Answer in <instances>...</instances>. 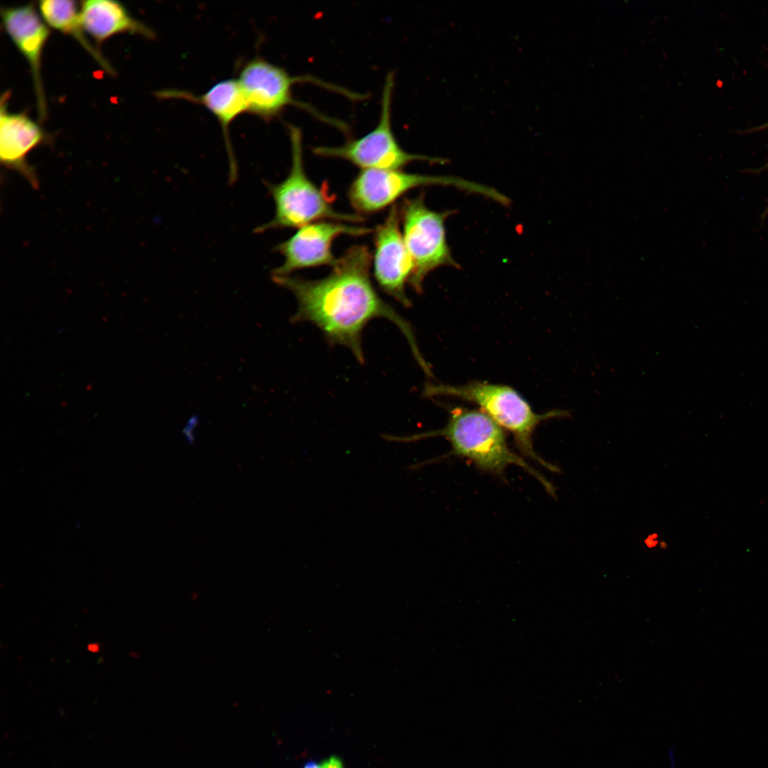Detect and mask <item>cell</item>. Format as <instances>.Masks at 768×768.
<instances>
[{
    "mask_svg": "<svg viewBox=\"0 0 768 768\" xmlns=\"http://www.w3.org/2000/svg\"><path fill=\"white\" fill-rule=\"evenodd\" d=\"M371 262L368 247L356 245L338 258L330 274L324 278L308 279L287 275L272 276V279L290 291L297 301L292 322L311 323L329 344L347 348L361 364L365 361L362 348L364 328L372 319L383 318L400 329L418 364L427 375L431 374L411 325L374 288L370 272Z\"/></svg>",
    "mask_w": 768,
    "mask_h": 768,
    "instance_id": "1",
    "label": "cell"
},
{
    "mask_svg": "<svg viewBox=\"0 0 768 768\" xmlns=\"http://www.w3.org/2000/svg\"><path fill=\"white\" fill-rule=\"evenodd\" d=\"M381 436L388 442L403 443L444 437L454 455L470 460L482 471L502 476L508 466L516 465L534 476L547 492L555 495L553 485L510 448L504 430L479 410L454 407L445 426L437 430L407 436Z\"/></svg>",
    "mask_w": 768,
    "mask_h": 768,
    "instance_id": "2",
    "label": "cell"
},
{
    "mask_svg": "<svg viewBox=\"0 0 768 768\" xmlns=\"http://www.w3.org/2000/svg\"><path fill=\"white\" fill-rule=\"evenodd\" d=\"M426 397L449 396L476 404L504 430L513 437L520 452L552 471L558 468L543 459L533 448V436L542 422L570 415L556 410L544 414L533 411L529 403L513 388L503 384L474 381L465 385L427 384L423 390Z\"/></svg>",
    "mask_w": 768,
    "mask_h": 768,
    "instance_id": "3",
    "label": "cell"
},
{
    "mask_svg": "<svg viewBox=\"0 0 768 768\" xmlns=\"http://www.w3.org/2000/svg\"><path fill=\"white\" fill-rule=\"evenodd\" d=\"M292 161L288 175L277 183H266L275 206L274 217L255 228L257 233L279 228H300L306 224L328 219L340 222L360 223L364 220L358 213H345L335 210L334 198L324 184L319 188L306 174L302 152L301 130L289 125Z\"/></svg>",
    "mask_w": 768,
    "mask_h": 768,
    "instance_id": "4",
    "label": "cell"
},
{
    "mask_svg": "<svg viewBox=\"0 0 768 768\" xmlns=\"http://www.w3.org/2000/svg\"><path fill=\"white\" fill-rule=\"evenodd\" d=\"M437 185L456 186L503 205L508 201L506 196L492 188L463 178L412 174L400 169H362L351 182L347 195L353 208L363 215L393 206L413 188Z\"/></svg>",
    "mask_w": 768,
    "mask_h": 768,
    "instance_id": "5",
    "label": "cell"
},
{
    "mask_svg": "<svg viewBox=\"0 0 768 768\" xmlns=\"http://www.w3.org/2000/svg\"><path fill=\"white\" fill-rule=\"evenodd\" d=\"M403 240L413 262L408 284L421 292L426 276L441 266L457 267L447 242L444 223L454 210L437 212L427 208L423 193L404 198L398 206Z\"/></svg>",
    "mask_w": 768,
    "mask_h": 768,
    "instance_id": "6",
    "label": "cell"
},
{
    "mask_svg": "<svg viewBox=\"0 0 768 768\" xmlns=\"http://www.w3.org/2000/svg\"><path fill=\"white\" fill-rule=\"evenodd\" d=\"M393 86V75L389 73L383 90L379 122L373 130L338 146L314 147L313 153L346 160L362 169H400L415 161L444 163L443 159L409 153L400 146L391 126Z\"/></svg>",
    "mask_w": 768,
    "mask_h": 768,
    "instance_id": "7",
    "label": "cell"
},
{
    "mask_svg": "<svg viewBox=\"0 0 768 768\" xmlns=\"http://www.w3.org/2000/svg\"><path fill=\"white\" fill-rule=\"evenodd\" d=\"M237 80L244 94L248 112L265 120L278 116L291 105L314 112L311 107L294 100L292 87L297 83H315L349 97H354L346 90L314 77L290 75L284 68L259 57L250 59L242 66Z\"/></svg>",
    "mask_w": 768,
    "mask_h": 768,
    "instance_id": "8",
    "label": "cell"
},
{
    "mask_svg": "<svg viewBox=\"0 0 768 768\" xmlns=\"http://www.w3.org/2000/svg\"><path fill=\"white\" fill-rule=\"evenodd\" d=\"M373 229L340 221H316L298 228L290 238L275 247L284 257L272 276H287L293 272L322 265L334 267L337 262L332 252L333 241L342 235L361 236Z\"/></svg>",
    "mask_w": 768,
    "mask_h": 768,
    "instance_id": "9",
    "label": "cell"
},
{
    "mask_svg": "<svg viewBox=\"0 0 768 768\" xmlns=\"http://www.w3.org/2000/svg\"><path fill=\"white\" fill-rule=\"evenodd\" d=\"M398 206H391L384 221L374 233L373 276L378 287L405 307L411 302L405 293V284L413 272V262L400 228Z\"/></svg>",
    "mask_w": 768,
    "mask_h": 768,
    "instance_id": "10",
    "label": "cell"
},
{
    "mask_svg": "<svg viewBox=\"0 0 768 768\" xmlns=\"http://www.w3.org/2000/svg\"><path fill=\"white\" fill-rule=\"evenodd\" d=\"M4 28L28 63L33 81L38 116L43 120L46 105L41 79V58L50 31L34 6L26 4L1 9Z\"/></svg>",
    "mask_w": 768,
    "mask_h": 768,
    "instance_id": "11",
    "label": "cell"
},
{
    "mask_svg": "<svg viewBox=\"0 0 768 768\" xmlns=\"http://www.w3.org/2000/svg\"><path fill=\"white\" fill-rule=\"evenodd\" d=\"M9 92L1 98L0 159L6 168L16 171L34 188L39 186L35 169L27 161V156L45 143L48 137L41 127L23 113H11L7 110Z\"/></svg>",
    "mask_w": 768,
    "mask_h": 768,
    "instance_id": "12",
    "label": "cell"
},
{
    "mask_svg": "<svg viewBox=\"0 0 768 768\" xmlns=\"http://www.w3.org/2000/svg\"><path fill=\"white\" fill-rule=\"evenodd\" d=\"M157 96L164 99L186 100L201 105L209 110L222 127L231 170L235 169V159L229 139V127L239 115L248 112L244 94L237 79L221 80L199 95L186 90L169 89L159 91Z\"/></svg>",
    "mask_w": 768,
    "mask_h": 768,
    "instance_id": "13",
    "label": "cell"
},
{
    "mask_svg": "<svg viewBox=\"0 0 768 768\" xmlns=\"http://www.w3.org/2000/svg\"><path fill=\"white\" fill-rule=\"evenodd\" d=\"M80 18L84 31L99 44L112 36L129 33L154 38V31L129 14L119 1L87 0L81 2Z\"/></svg>",
    "mask_w": 768,
    "mask_h": 768,
    "instance_id": "14",
    "label": "cell"
},
{
    "mask_svg": "<svg viewBox=\"0 0 768 768\" xmlns=\"http://www.w3.org/2000/svg\"><path fill=\"white\" fill-rule=\"evenodd\" d=\"M40 15L49 26L74 38L107 73H114L110 63L90 42L82 26L80 11L74 1L43 0L38 2Z\"/></svg>",
    "mask_w": 768,
    "mask_h": 768,
    "instance_id": "15",
    "label": "cell"
},
{
    "mask_svg": "<svg viewBox=\"0 0 768 768\" xmlns=\"http://www.w3.org/2000/svg\"><path fill=\"white\" fill-rule=\"evenodd\" d=\"M319 768H344L341 759L338 757H331L324 760Z\"/></svg>",
    "mask_w": 768,
    "mask_h": 768,
    "instance_id": "16",
    "label": "cell"
},
{
    "mask_svg": "<svg viewBox=\"0 0 768 768\" xmlns=\"http://www.w3.org/2000/svg\"><path fill=\"white\" fill-rule=\"evenodd\" d=\"M668 759L669 768H676V767H677L676 754V751H675L674 748L671 747V748H670L668 750Z\"/></svg>",
    "mask_w": 768,
    "mask_h": 768,
    "instance_id": "17",
    "label": "cell"
},
{
    "mask_svg": "<svg viewBox=\"0 0 768 768\" xmlns=\"http://www.w3.org/2000/svg\"><path fill=\"white\" fill-rule=\"evenodd\" d=\"M303 768H319V765L314 761H310Z\"/></svg>",
    "mask_w": 768,
    "mask_h": 768,
    "instance_id": "18",
    "label": "cell"
},
{
    "mask_svg": "<svg viewBox=\"0 0 768 768\" xmlns=\"http://www.w3.org/2000/svg\"><path fill=\"white\" fill-rule=\"evenodd\" d=\"M87 649L89 651H90L91 652H96L99 649L98 644H90L88 646Z\"/></svg>",
    "mask_w": 768,
    "mask_h": 768,
    "instance_id": "19",
    "label": "cell"
}]
</instances>
